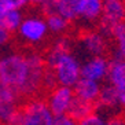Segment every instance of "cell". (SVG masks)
<instances>
[{"label":"cell","mask_w":125,"mask_h":125,"mask_svg":"<svg viewBox=\"0 0 125 125\" xmlns=\"http://www.w3.org/2000/svg\"><path fill=\"white\" fill-rule=\"evenodd\" d=\"M45 63L55 76L56 84L73 88L81 78V63L66 39H59L45 55Z\"/></svg>","instance_id":"cell-1"},{"label":"cell","mask_w":125,"mask_h":125,"mask_svg":"<svg viewBox=\"0 0 125 125\" xmlns=\"http://www.w3.org/2000/svg\"><path fill=\"white\" fill-rule=\"evenodd\" d=\"M29 73L30 63L26 52H14L0 59V81L17 89L19 96L28 84Z\"/></svg>","instance_id":"cell-2"},{"label":"cell","mask_w":125,"mask_h":125,"mask_svg":"<svg viewBox=\"0 0 125 125\" xmlns=\"http://www.w3.org/2000/svg\"><path fill=\"white\" fill-rule=\"evenodd\" d=\"M22 125H54L55 117L44 99H32L21 104Z\"/></svg>","instance_id":"cell-3"},{"label":"cell","mask_w":125,"mask_h":125,"mask_svg":"<svg viewBox=\"0 0 125 125\" xmlns=\"http://www.w3.org/2000/svg\"><path fill=\"white\" fill-rule=\"evenodd\" d=\"M18 34L25 43L30 45H39L47 39L48 28L43 17L30 15L22 19L18 28Z\"/></svg>","instance_id":"cell-4"},{"label":"cell","mask_w":125,"mask_h":125,"mask_svg":"<svg viewBox=\"0 0 125 125\" xmlns=\"http://www.w3.org/2000/svg\"><path fill=\"white\" fill-rule=\"evenodd\" d=\"M74 92L73 88L69 87H62L58 85L47 94V103L50 111L55 118L62 117V115H69V111L72 109V104L74 102Z\"/></svg>","instance_id":"cell-5"},{"label":"cell","mask_w":125,"mask_h":125,"mask_svg":"<svg viewBox=\"0 0 125 125\" xmlns=\"http://www.w3.org/2000/svg\"><path fill=\"white\" fill-rule=\"evenodd\" d=\"M22 104L18 91L0 81V125H6Z\"/></svg>","instance_id":"cell-6"},{"label":"cell","mask_w":125,"mask_h":125,"mask_svg":"<svg viewBox=\"0 0 125 125\" xmlns=\"http://www.w3.org/2000/svg\"><path fill=\"white\" fill-rule=\"evenodd\" d=\"M125 22V4L122 0H113V1H104L103 6V14L99 23L104 33L110 34L111 29L118 23Z\"/></svg>","instance_id":"cell-7"},{"label":"cell","mask_w":125,"mask_h":125,"mask_svg":"<svg viewBox=\"0 0 125 125\" xmlns=\"http://www.w3.org/2000/svg\"><path fill=\"white\" fill-rule=\"evenodd\" d=\"M109 63L104 55L102 56H89L83 65H81V78L91 80L95 83L103 81L107 78V72H109Z\"/></svg>","instance_id":"cell-8"},{"label":"cell","mask_w":125,"mask_h":125,"mask_svg":"<svg viewBox=\"0 0 125 125\" xmlns=\"http://www.w3.org/2000/svg\"><path fill=\"white\" fill-rule=\"evenodd\" d=\"M81 44L91 56H102L107 51L106 36L96 30H85L80 34Z\"/></svg>","instance_id":"cell-9"},{"label":"cell","mask_w":125,"mask_h":125,"mask_svg":"<svg viewBox=\"0 0 125 125\" xmlns=\"http://www.w3.org/2000/svg\"><path fill=\"white\" fill-rule=\"evenodd\" d=\"M103 0H78L77 18L87 23L99 22L103 14Z\"/></svg>","instance_id":"cell-10"},{"label":"cell","mask_w":125,"mask_h":125,"mask_svg":"<svg viewBox=\"0 0 125 125\" xmlns=\"http://www.w3.org/2000/svg\"><path fill=\"white\" fill-rule=\"evenodd\" d=\"M100 88H102V85L99 83L80 78L77 81V84L73 87V92L76 99L96 106V102H98V98H99V94H100Z\"/></svg>","instance_id":"cell-11"},{"label":"cell","mask_w":125,"mask_h":125,"mask_svg":"<svg viewBox=\"0 0 125 125\" xmlns=\"http://www.w3.org/2000/svg\"><path fill=\"white\" fill-rule=\"evenodd\" d=\"M107 81L118 92H125V61L114 58L109 63Z\"/></svg>","instance_id":"cell-12"},{"label":"cell","mask_w":125,"mask_h":125,"mask_svg":"<svg viewBox=\"0 0 125 125\" xmlns=\"http://www.w3.org/2000/svg\"><path fill=\"white\" fill-rule=\"evenodd\" d=\"M118 94L117 89L111 87L110 84L103 85L100 88V94L98 98L96 104L103 109H110V110H117L118 109Z\"/></svg>","instance_id":"cell-13"},{"label":"cell","mask_w":125,"mask_h":125,"mask_svg":"<svg viewBox=\"0 0 125 125\" xmlns=\"http://www.w3.org/2000/svg\"><path fill=\"white\" fill-rule=\"evenodd\" d=\"M22 19L21 11H0V28L12 34L18 32Z\"/></svg>","instance_id":"cell-14"},{"label":"cell","mask_w":125,"mask_h":125,"mask_svg":"<svg viewBox=\"0 0 125 125\" xmlns=\"http://www.w3.org/2000/svg\"><path fill=\"white\" fill-rule=\"evenodd\" d=\"M77 7H78V0H55V11L61 17L73 22L77 21Z\"/></svg>","instance_id":"cell-15"},{"label":"cell","mask_w":125,"mask_h":125,"mask_svg":"<svg viewBox=\"0 0 125 125\" xmlns=\"http://www.w3.org/2000/svg\"><path fill=\"white\" fill-rule=\"evenodd\" d=\"M110 36L113 37L115 44V56L114 58L125 61V22L118 23L114 26L110 32Z\"/></svg>","instance_id":"cell-16"},{"label":"cell","mask_w":125,"mask_h":125,"mask_svg":"<svg viewBox=\"0 0 125 125\" xmlns=\"http://www.w3.org/2000/svg\"><path fill=\"white\" fill-rule=\"evenodd\" d=\"M45 23H47L48 32H51L54 34H63L69 29L70 22L66 19L61 17L59 14H50L45 15Z\"/></svg>","instance_id":"cell-17"},{"label":"cell","mask_w":125,"mask_h":125,"mask_svg":"<svg viewBox=\"0 0 125 125\" xmlns=\"http://www.w3.org/2000/svg\"><path fill=\"white\" fill-rule=\"evenodd\" d=\"M95 113V104H91V103L83 102V100H78L74 98V102L72 104V109L69 111V115L72 118H74L76 121H80L83 118H85L87 115Z\"/></svg>","instance_id":"cell-18"},{"label":"cell","mask_w":125,"mask_h":125,"mask_svg":"<svg viewBox=\"0 0 125 125\" xmlns=\"http://www.w3.org/2000/svg\"><path fill=\"white\" fill-rule=\"evenodd\" d=\"M28 4V0H0V11H21Z\"/></svg>","instance_id":"cell-19"},{"label":"cell","mask_w":125,"mask_h":125,"mask_svg":"<svg viewBox=\"0 0 125 125\" xmlns=\"http://www.w3.org/2000/svg\"><path fill=\"white\" fill-rule=\"evenodd\" d=\"M78 125H107V120L98 113H92L78 121Z\"/></svg>","instance_id":"cell-20"},{"label":"cell","mask_w":125,"mask_h":125,"mask_svg":"<svg viewBox=\"0 0 125 125\" xmlns=\"http://www.w3.org/2000/svg\"><path fill=\"white\" fill-rule=\"evenodd\" d=\"M54 125H78V121H76L70 115H62V117L55 118V124Z\"/></svg>","instance_id":"cell-21"},{"label":"cell","mask_w":125,"mask_h":125,"mask_svg":"<svg viewBox=\"0 0 125 125\" xmlns=\"http://www.w3.org/2000/svg\"><path fill=\"white\" fill-rule=\"evenodd\" d=\"M12 39V34L8 33L7 30H4L0 28V47L6 45L7 43H10V40Z\"/></svg>","instance_id":"cell-22"},{"label":"cell","mask_w":125,"mask_h":125,"mask_svg":"<svg viewBox=\"0 0 125 125\" xmlns=\"http://www.w3.org/2000/svg\"><path fill=\"white\" fill-rule=\"evenodd\" d=\"M107 125H125L124 115H113L107 120Z\"/></svg>","instance_id":"cell-23"},{"label":"cell","mask_w":125,"mask_h":125,"mask_svg":"<svg viewBox=\"0 0 125 125\" xmlns=\"http://www.w3.org/2000/svg\"><path fill=\"white\" fill-rule=\"evenodd\" d=\"M118 109L125 110V92H120L118 94Z\"/></svg>","instance_id":"cell-24"},{"label":"cell","mask_w":125,"mask_h":125,"mask_svg":"<svg viewBox=\"0 0 125 125\" xmlns=\"http://www.w3.org/2000/svg\"><path fill=\"white\" fill-rule=\"evenodd\" d=\"M47 0H28V3L29 4H33V6H41V4H44Z\"/></svg>","instance_id":"cell-25"},{"label":"cell","mask_w":125,"mask_h":125,"mask_svg":"<svg viewBox=\"0 0 125 125\" xmlns=\"http://www.w3.org/2000/svg\"><path fill=\"white\" fill-rule=\"evenodd\" d=\"M103 1H113V0H103Z\"/></svg>","instance_id":"cell-26"},{"label":"cell","mask_w":125,"mask_h":125,"mask_svg":"<svg viewBox=\"0 0 125 125\" xmlns=\"http://www.w3.org/2000/svg\"><path fill=\"white\" fill-rule=\"evenodd\" d=\"M124 4H125V3H124Z\"/></svg>","instance_id":"cell-27"}]
</instances>
